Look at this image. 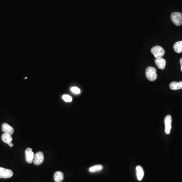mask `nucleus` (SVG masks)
I'll list each match as a JSON object with an SVG mask.
<instances>
[{
  "label": "nucleus",
  "mask_w": 182,
  "mask_h": 182,
  "mask_svg": "<svg viewBox=\"0 0 182 182\" xmlns=\"http://www.w3.org/2000/svg\"><path fill=\"white\" fill-rule=\"evenodd\" d=\"M71 92H73L74 94H79L81 93L80 89L77 87H74L71 88Z\"/></svg>",
  "instance_id": "17"
},
{
  "label": "nucleus",
  "mask_w": 182,
  "mask_h": 182,
  "mask_svg": "<svg viewBox=\"0 0 182 182\" xmlns=\"http://www.w3.org/2000/svg\"><path fill=\"white\" fill-rule=\"evenodd\" d=\"M171 121H172V118L170 115L167 116L164 118L165 132L167 134H169L171 132Z\"/></svg>",
  "instance_id": "7"
},
{
  "label": "nucleus",
  "mask_w": 182,
  "mask_h": 182,
  "mask_svg": "<svg viewBox=\"0 0 182 182\" xmlns=\"http://www.w3.org/2000/svg\"><path fill=\"white\" fill-rule=\"evenodd\" d=\"M62 99L64 100L66 102H70L72 101V98L71 96L68 95H64L62 96Z\"/></svg>",
  "instance_id": "16"
},
{
  "label": "nucleus",
  "mask_w": 182,
  "mask_h": 182,
  "mask_svg": "<svg viewBox=\"0 0 182 182\" xmlns=\"http://www.w3.org/2000/svg\"><path fill=\"white\" fill-rule=\"evenodd\" d=\"M155 62L157 66L160 70H164L166 68V60L164 58H156L155 60Z\"/></svg>",
  "instance_id": "9"
},
{
  "label": "nucleus",
  "mask_w": 182,
  "mask_h": 182,
  "mask_svg": "<svg viewBox=\"0 0 182 182\" xmlns=\"http://www.w3.org/2000/svg\"><path fill=\"white\" fill-rule=\"evenodd\" d=\"M136 170L137 177L139 181H141L144 177V172L143 168L142 167L138 166L136 168Z\"/></svg>",
  "instance_id": "10"
},
{
  "label": "nucleus",
  "mask_w": 182,
  "mask_h": 182,
  "mask_svg": "<svg viewBox=\"0 0 182 182\" xmlns=\"http://www.w3.org/2000/svg\"><path fill=\"white\" fill-rule=\"evenodd\" d=\"M103 169V166L101 165H96L93 167H91L89 168V171L91 172H96L101 171Z\"/></svg>",
  "instance_id": "15"
},
{
  "label": "nucleus",
  "mask_w": 182,
  "mask_h": 182,
  "mask_svg": "<svg viewBox=\"0 0 182 182\" xmlns=\"http://www.w3.org/2000/svg\"><path fill=\"white\" fill-rule=\"evenodd\" d=\"M44 160V156L42 152H38L35 154L33 163L36 166H39L43 163Z\"/></svg>",
  "instance_id": "5"
},
{
  "label": "nucleus",
  "mask_w": 182,
  "mask_h": 182,
  "mask_svg": "<svg viewBox=\"0 0 182 182\" xmlns=\"http://www.w3.org/2000/svg\"><path fill=\"white\" fill-rule=\"evenodd\" d=\"M13 176L12 171L0 167V178L8 179Z\"/></svg>",
  "instance_id": "4"
},
{
  "label": "nucleus",
  "mask_w": 182,
  "mask_h": 182,
  "mask_svg": "<svg viewBox=\"0 0 182 182\" xmlns=\"http://www.w3.org/2000/svg\"><path fill=\"white\" fill-rule=\"evenodd\" d=\"M174 49L175 51L177 53L182 52V40L176 43L174 45Z\"/></svg>",
  "instance_id": "14"
},
{
  "label": "nucleus",
  "mask_w": 182,
  "mask_h": 182,
  "mask_svg": "<svg viewBox=\"0 0 182 182\" xmlns=\"http://www.w3.org/2000/svg\"><path fill=\"white\" fill-rule=\"evenodd\" d=\"M170 89L172 90H177L180 89H182V81L179 82H172L170 85Z\"/></svg>",
  "instance_id": "12"
},
{
  "label": "nucleus",
  "mask_w": 182,
  "mask_h": 182,
  "mask_svg": "<svg viewBox=\"0 0 182 182\" xmlns=\"http://www.w3.org/2000/svg\"><path fill=\"white\" fill-rule=\"evenodd\" d=\"M146 77L149 81H155L157 79V75L156 74V70L153 67H148L146 68V72H145Z\"/></svg>",
  "instance_id": "1"
},
{
  "label": "nucleus",
  "mask_w": 182,
  "mask_h": 182,
  "mask_svg": "<svg viewBox=\"0 0 182 182\" xmlns=\"http://www.w3.org/2000/svg\"><path fill=\"white\" fill-rule=\"evenodd\" d=\"M151 53L156 58H162L165 54V51L163 48L159 46H156L151 49Z\"/></svg>",
  "instance_id": "2"
},
{
  "label": "nucleus",
  "mask_w": 182,
  "mask_h": 182,
  "mask_svg": "<svg viewBox=\"0 0 182 182\" xmlns=\"http://www.w3.org/2000/svg\"><path fill=\"white\" fill-rule=\"evenodd\" d=\"M2 140L3 142H4L5 143L9 144L12 143L13 140L12 137V135L9 134V133H4L1 136Z\"/></svg>",
  "instance_id": "11"
},
{
  "label": "nucleus",
  "mask_w": 182,
  "mask_h": 182,
  "mask_svg": "<svg viewBox=\"0 0 182 182\" xmlns=\"http://www.w3.org/2000/svg\"><path fill=\"white\" fill-rule=\"evenodd\" d=\"M180 65H181V71L182 72V58H181L180 59Z\"/></svg>",
  "instance_id": "18"
},
{
  "label": "nucleus",
  "mask_w": 182,
  "mask_h": 182,
  "mask_svg": "<svg viewBox=\"0 0 182 182\" xmlns=\"http://www.w3.org/2000/svg\"><path fill=\"white\" fill-rule=\"evenodd\" d=\"M25 160L28 163H32L33 162L35 157V154L32 151V149L28 148L25 152Z\"/></svg>",
  "instance_id": "6"
},
{
  "label": "nucleus",
  "mask_w": 182,
  "mask_h": 182,
  "mask_svg": "<svg viewBox=\"0 0 182 182\" xmlns=\"http://www.w3.org/2000/svg\"><path fill=\"white\" fill-rule=\"evenodd\" d=\"M2 130L4 133L12 135L14 133V129L7 123H4L2 125Z\"/></svg>",
  "instance_id": "8"
},
{
  "label": "nucleus",
  "mask_w": 182,
  "mask_h": 182,
  "mask_svg": "<svg viewBox=\"0 0 182 182\" xmlns=\"http://www.w3.org/2000/svg\"><path fill=\"white\" fill-rule=\"evenodd\" d=\"M54 178L55 182H61L63 181V180L64 179V175H63V172L61 171H56L55 173Z\"/></svg>",
  "instance_id": "13"
},
{
  "label": "nucleus",
  "mask_w": 182,
  "mask_h": 182,
  "mask_svg": "<svg viewBox=\"0 0 182 182\" xmlns=\"http://www.w3.org/2000/svg\"><path fill=\"white\" fill-rule=\"evenodd\" d=\"M171 19L176 26L182 25V13L180 12L172 13L171 16Z\"/></svg>",
  "instance_id": "3"
},
{
  "label": "nucleus",
  "mask_w": 182,
  "mask_h": 182,
  "mask_svg": "<svg viewBox=\"0 0 182 182\" xmlns=\"http://www.w3.org/2000/svg\"><path fill=\"white\" fill-rule=\"evenodd\" d=\"M8 145L9 146H10V147H13V144L12 143L9 144Z\"/></svg>",
  "instance_id": "19"
}]
</instances>
